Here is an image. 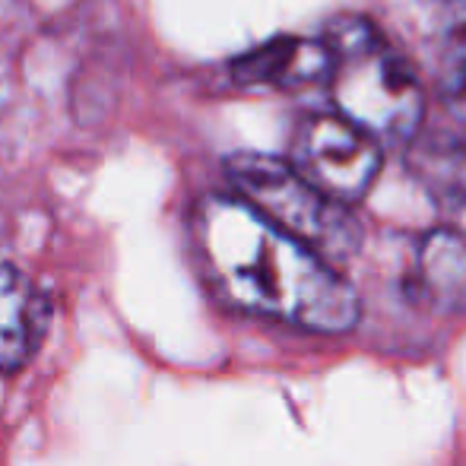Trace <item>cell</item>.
<instances>
[{
    "label": "cell",
    "mask_w": 466,
    "mask_h": 466,
    "mask_svg": "<svg viewBox=\"0 0 466 466\" xmlns=\"http://www.w3.org/2000/svg\"><path fill=\"white\" fill-rule=\"evenodd\" d=\"M410 168L444 207H466V140L429 137L410 156Z\"/></svg>",
    "instance_id": "52a82bcc"
},
{
    "label": "cell",
    "mask_w": 466,
    "mask_h": 466,
    "mask_svg": "<svg viewBox=\"0 0 466 466\" xmlns=\"http://www.w3.org/2000/svg\"><path fill=\"white\" fill-rule=\"evenodd\" d=\"M333 51L324 38L282 35L251 48L232 64V76L241 86L301 89L311 83L330 80Z\"/></svg>",
    "instance_id": "5b68a950"
},
{
    "label": "cell",
    "mask_w": 466,
    "mask_h": 466,
    "mask_svg": "<svg viewBox=\"0 0 466 466\" xmlns=\"http://www.w3.org/2000/svg\"><path fill=\"white\" fill-rule=\"evenodd\" d=\"M416 279L425 299L451 314L466 311V232L431 228L416 251Z\"/></svg>",
    "instance_id": "8992f818"
},
{
    "label": "cell",
    "mask_w": 466,
    "mask_h": 466,
    "mask_svg": "<svg viewBox=\"0 0 466 466\" xmlns=\"http://www.w3.org/2000/svg\"><path fill=\"white\" fill-rule=\"evenodd\" d=\"M289 162L333 200L356 203L380 172V140L339 111L311 115L295 130Z\"/></svg>",
    "instance_id": "277c9868"
},
{
    "label": "cell",
    "mask_w": 466,
    "mask_h": 466,
    "mask_svg": "<svg viewBox=\"0 0 466 466\" xmlns=\"http://www.w3.org/2000/svg\"><path fill=\"white\" fill-rule=\"evenodd\" d=\"M194 241L209 282L241 311L314 333H346L359 324L362 301L352 282L245 197L197 203Z\"/></svg>",
    "instance_id": "6da1fadb"
},
{
    "label": "cell",
    "mask_w": 466,
    "mask_h": 466,
    "mask_svg": "<svg viewBox=\"0 0 466 466\" xmlns=\"http://www.w3.org/2000/svg\"><path fill=\"white\" fill-rule=\"evenodd\" d=\"M333 51L330 96L337 111L378 140H410L425 115L416 70L365 16H337L324 32Z\"/></svg>",
    "instance_id": "7a4b0ae2"
},
{
    "label": "cell",
    "mask_w": 466,
    "mask_h": 466,
    "mask_svg": "<svg viewBox=\"0 0 466 466\" xmlns=\"http://www.w3.org/2000/svg\"><path fill=\"white\" fill-rule=\"evenodd\" d=\"M444 98H448V111L466 127V64L454 70V76H451Z\"/></svg>",
    "instance_id": "30bf717a"
},
{
    "label": "cell",
    "mask_w": 466,
    "mask_h": 466,
    "mask_svg": "<svg viewBox=\"0 0 466 466\" xmlns=\"http://www.w3.org/2000/svg\"><path fill=\"white\" fill-rule=\"evenodd\" d=\"M226 172L238 197L324 258H350L362 245V228L346 203L314 187L292 162L238 153L226 162Z\"/></svg>",
    "instance_id": "3957f363"
},
{
    "label": "cell",
    "mask_w": 466,
    "mask_h": 466,
    "mask_svg": "<svg viewBox=\"0 0 466 466\" xmlns=\"http://www.w3.org/2000/svg\"><path fill=\"white\" fill-rule=\"evenodd\" d=\"M438 38L448 61L457 67L466 64V0H444L438 13Z\"/></svg>",
    "instance_id": "9c48e42d"
},
{
    "label": "cell",
    "mask_w": 466,
    "mask_h": 466,
    "mask_svg": "<svg viewBox=\"0 0 466 466\" xmlns=\"http://www.w3.org/2000/svg\"><path fill=\"white\" fill-rule=\"evenodd\" d=\"M35 295L23 273L0 264V369H19L32 346Z\"/></svg>",
    "instance_id": "ba28073f"
}]
</instances>
